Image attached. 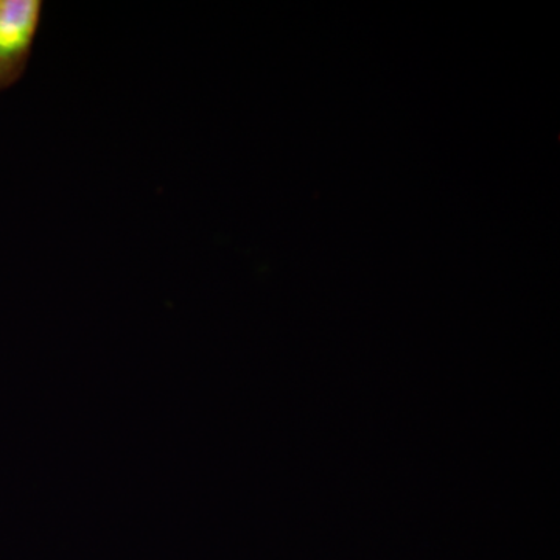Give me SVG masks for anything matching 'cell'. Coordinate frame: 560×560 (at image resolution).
<instances>
[{"label":"cell","mask_w":560,"mask_h":560,"mask_svg":"<svg viewBox=\"0 0 560 560\" xmlns=\"http://www.w3.org/2000/svg\"><path fill=\"white\" fill-rule=\"evenodd\" d=\"M39 13L38 0L0 2V61L20 57L31 47Z\"/></svg>","instance_id":"obj_1"},{"label":"cell","mask_w":560,"mask_h":560,"mask_svg":"<svg viewBox=\"0 0 560 560\" xmlns=\"http://www.w3.org/2000/svg\"><path fill=\"white\" fill-rule=\"evenodd\" d=\"M3 61H0V72H2Z\"/></svg>","instance_id":"obj_2"}]
</instances>
